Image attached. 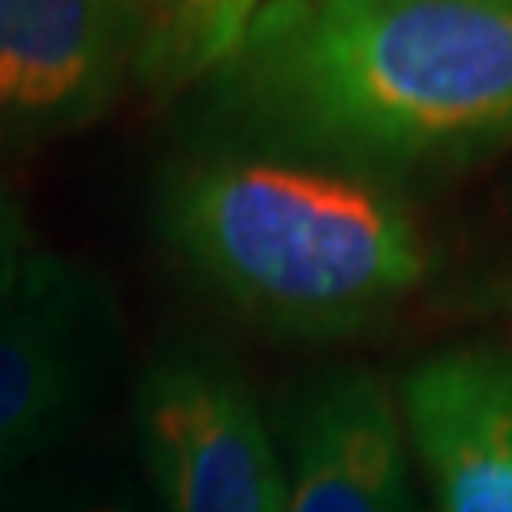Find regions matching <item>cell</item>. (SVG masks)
<instances>
[{
  "label": "cell",
  "mask_w": 512,
  "mask_h": 512,
  "mask_svg": "<svg viewBox=\"0 0 512 512\" xmlns=\"http://www.w3.org/2000/svg\"><path fill=\"white\" fill-rule=\"evenodd\" d=\"M205 118L361 179L478 160L512 137V0H262Z\"/></svg>",
  "instance_id": "obj_1"
},
{
  "label": "cell",
  "mask_w": 512,
  "mask_h": 512,
  "mask_svg": "<svg viewBox=\"0 0 512 512\" xmlns=\"http://www.w3.org/2000/svg\"><path fill=\"white\" fill-rule=\"evenodd\" d=\"M164 236L232 308L296 338L380 323L429 274L418 224L372 179L262 156L179 175Z\"/></svg>",
  "instance_id": "obj_2"
},
{
  "label": "cell",
  "mask_w": 512,
  "mask_h": 512,
  "mask_svg": "<svg viewBox=\"0 0 512 512\" xmlns=\"http://www.w3.org/2000/svg\"><path fill=\"white\" fill-rule=\"evenodd\" d=\"M118 353L103 277L61 255H27L0 308V475L73 429Z\"/></svg>",
  "instance_id": "obj_3"
},
{
  "label": "cell",
  "mask_w": 512,
  "mask_h": 512,
  "mask_svg": "<svg viewBox=\"0 0 512 512\" xmlns=\"http://www.w3.org/2000/svg\"><path fill=\"white\" fill-rule=\"evenodd\" d=\"M137 429L164 512H285V482L251 387L205 349L156 357Z\"/></svg>",
  "instance_id": "obj_4"
},
{
  "label": "cell",
  "mask_w": 512,
  "mask_h": 512,
  "mask_svg": "<svg viewBox=\"0 0 512 512\" xmlns=\"http://www.w3.org/2000/svg\"><path fill=\"white\" fill-rule=\"evenodd\" d=\"M145 42L129 0H0V133L54 137L95 122Z\"/></svg>",
  "instance_id": "obj_5"
},
{
  "label": "cell",
  "mask_w": 512,
  "mask_h": 512,
  "mask_svg": "<svg viewBox=\"0 0 512 512\" xmlns=\"http://www.w3.org/2000/svg\"><path fill=\"white\" fill-rule=\"evenodd\" d=\"M403 414L437 512H512V361L501 349L425 357L406 372Z\"/></svg>",
  "instance_id": "obj_6"
},
{
  "label": "cell",
  "mask_w": 512,
  "mask_h": 512,
  "mask_svg": "<svg viewBox=\"0 0 512 512\" xmlns=\"http://www.w3.org/2000/svg\"><path fill=\"white\" fill-rule=\"evenodd\" d=\"M285 512H421L384 380L334 372L300 399Z\"/></svg>",
  "instance_id": "obj_7"
},
{
  "label": "cell",
  "mask_w": 512,
  "mask_h": 512,
  "mask_svg": "<svg viewBox=\"0 0 512 512\" xmlns=\"http://www.w3.org/2000/svg\"><path fill=\"white\" fill-rule=\"evenodd\" d=\"M258 8L262 0H179L145 27L133 73L164 92L213 76L236 54Z\"/></svg>",
  "instance_id": "obj_8"
},
{
  "label": "cell",
  "mask_w": 512,
  "mask_h": 512,
  "mask_svg": "<svg viewBox=\"0 0 512 512\" xmlns=\"http://www.w3.org/2000/svg\"><path fill=\"white\" fill-rule=\"evenodd\" d=\"M27 217L16 190L0 179V308L8 304V296L16 289L23 262H27Z\"/></svg>",
  "instance_id": "obj_9"
},
{
  "label": "cell",
  "mask_w": 512,
  "mask_h": 512,
  "mask_svg": "<svg viewBox=\"0 0 512 512\" xmlns=\"http://www.w3.org/2000/svg\"><path fill=\"white\" fill-rule=\"evenodd\" d=\"M129 4L141 12V19H145V27H148V23H156L160 16H167V12H171L179 0H129Z\"/></svg>",
  "instance_id": "obj_10"
},
{
  "label": "cell",
  "mask_w": 512,
  "mask_h": 512,
  "mask_svg": "<svg viewBox=\"0 0 512 512\" xmlns=\"http://www.w3.org/2000/svg\"><path fill=\"white\" fill-rule=\"evenodd\" d=\"M88 512H137L133 505H122V501H103V505H95Z\"/></svg>",
  "instance_id": "obj_11"
}]
</instances>
